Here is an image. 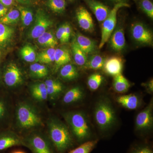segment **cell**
I'll list each match as a JSON object with an SVG mask.
<instances>
[{
    "mask_svg": "<svg viewBox=\"0 0 153 153\" xmlns=\"http://www.w3.org/2000/svg\"><path fill=\"white\" fill-rule=\"evenodd\" d=\"M48 137L57 153H65L74 146V140L68 128L56 117L47 122Z\"/></svg>",
    "mask_w": 153,
    "mask_h": 153,
    "instance_id": "cell-1",
    "label": "cell"
},
{
    "mask_svg": "<svg viewBox=\"0 0 153 153\" xmlns=\"http://www.w3.org/2000/svg\"><path fill=\"white\" fill-rule=\"evenodd\" d=\"M16 120L17 126L22 129H32L43 126L38 110L33 104L26 102H21L17 106Z\"/></svg>",
    "mask_w": 153,
    "mask_h": 153,
    "instance_id": "cell-2",
    "label": "cell"
},
{
    "mask_svg": "<svg viewBox=\"0 0 153 153\" xmlns=\"http://www.w3.org/2000/svg\"><path fill=\"white\" fill-rule=\"evenodd\" d=\"M63 117L77 141L83 142L90 138V127L84 113L78 111H69L64 114Z\"/></svg>",
    "mask_w": 153,
    "mask_h": 153,
    "instance_id": "cell-3",
    "label": "cell"
},
{
    "mask_svg": "<svg viewBox=\"0 0 153 153\" xmlns=\"http://www.w3.org/2000/svg\"><path fill=\"white\" fill-rule=\"evenodd\" d=\"M96 122L100 129L106 131L114 125L116 120L115 112L111 103L107 99L100 100L94 111Z\"/></svg>",
    "mask_w": 153,
    "mask_h": 153,
    "instance_id": "cell-4",
    "label": "cell"
},
{
    "mask_svg": "<svg viewBox=\"0 0 153 153\" xmlns=\"http://www.w3.org/2000/svg\"><path fill=\"white\" fill-rule=\"evenodd\" d=\"M23 146L32 153H55V150L49 137L38 131H33L23 137Z\"/></svg>",
    "mask_w": 153,
    "mask_h": 153,
    "instance_id": "cell-5",
    "label": "cell"
},
{
    "mask_svg": "<svg viewBox=\"0 0 153 153\" xmlns=\"http://www.w3.org/2000/svg\"><path fill=\"white\" fill-rule=\"evenodd\" d=\"M129 4L119 3L114 5L111 9L108 16L102 22L101 26V38L99 48L101 49L105 43L109 41L110 36L116 27L117 13L120 9L123 7H130Z\"/></svg>",
    "mask_w": 153,
    "mask_h": 153,
    "instance_id": "cell-6",
    "label": "cell"
},
{
    "mask_svg": "<svg viewBox=\"0 0 153 153\" xmlns=\"http://www.w3.org/2000/svg\"><path fill=\"white\" fill-rule=\"evenodd\" d=\"M52 24V20L45 12L43 10L38 9L36 12L35 22L30 30V37L33 39H37L47 32Z\"/></svg>",
    "mask_w": 153,
    "mask_h": 153,
    "instance_id": "cell-7",
    "label": "cell"
},
{
    "mask_svg": "<svg viewBox=\"0 0 153 153\" xmlns=\"http://www.w3.org/2000/svg\"><path fill=\"white\" fill-rule=\"evenodd\" d=\"M132 37L137 43L144 45L153 44V33L149 29L140 22H136L131 25Z\"/></svg>",
    "mask_w": 153,
    "mask_h": 153,
    "instance_id": "cell-8",
    "label": "cell"
},
{
    "mask_svg": "<svg viewBox=\"0 0 153 153\" xmlns=\"http://www.w3.org/2000/svg\"><path fill=\"white\" fill-rule=\"evenodd\" d=\"M3 78L6 85L10 87L20 85L23 81L22 72L14 63H10L6 67Z\"/></svg>",
    "mask_w": 153,
    "mask_h": 153,
    "instance_id": "cell-9",
    "label": "cell"
},
{
    "mask_svg": "<svg viewBox=\"0 0 153 153\" xmlns=\"http://www.w3.org/2000/svg\"><path fill=\"white\" fill-rule=\"evenodd\" d=\"M153 102L150 104L137 115L135 126L138 130L144 131L151 128L153 126Z\"/></svg>",
    "mask_w": 153,
    "mask_h": 153,
    "instance_id": "cell-10",
    "label": "cell"
},
{
    "mask_svg": "<svg viewBox=\"0 0 153 153\" xmlns=\"http://www.w3.org/2000/svg\"><path fill=\"white\" fill-rule=\"evenodd\" d=\"M21 145L23 146V137L12 131L0 132V152Z\"/></svg>",
    "mask_w": 153,
    "mask_h": 153,
    "instance_id": "cell-11",
    "label": "cell"
},
{
    "mask_svg": "<svg viewBox=\"0 0 153 153\" xmlns=\"http://www.w3.org/2000/svg\"><path fill=\"white\" fill-rule=\"evenodd\" d=\"M76 16L80 27L86 32L92 33L94 30L93 19L90 13L82 6L76 10Z\"/></svg>",
    "mask_w": 153,
    "mask_h": 153,
    "instance_id": "cell-12",
    "label": "cell"
},
{
    "mask_svg": "<svg viewBox=\"0 0 153 153\" xmlns=\"http://www.w3.org/2000/svg\"><path fill=\"white\" fill-rule=\"evenodd\" d=\"M99 23H102L108 16L111 10L97 0H84Z\"/></svg>",
    "mask_w": 153,
    "mask_h": 153,
    "instance_id": "cell-13",
    "label": "cell"
},
{
    "mask_svg": "<svg viewBox=\"0 0 153 153\" xmlns=\"http://www.w3.org/2000/svg\"><path fill=\"white\" fill-rule=\"evenodd\" d=\"M123 68V60L121 57L114 56L105 59L103 69L106 74L115 76L121 74Z\"/></svg>",
    "mask_w": 153,
    "mask_h": 153,
    "instance_id": "cell-14",
    "label": "cell"
},
{
    "mask_svg": "<svg viewBox=\"0 0 153 153\" xmlns=\"http://www.w3.org/2000/svg\"><path fill=\"white\" fill-rule=\"evenodd\" d=\"M110 47L117 52H120L125 47L126 39L123 28L121 26L116 27L109 39Z\"/></svg>",
    "mask_w": 153,
    "mask_h": 153,
    "instance_id": "cell-15",
    "label": "cell"
},
{
    "mask_svg": "<svg viewBox=\"0 0 153 153\" xmlns=\"http://www.w3.org/2000/svg\"><path fill=\"white\" fill-rule=\"evenodd\" d=\"M75 39L78 46L86 55L92 54L95 52L97 45L93 40L80 33H77Z\"/></svg>",
    "mask_w": 153,
    "mask_h": 153,
    "instance_id": "cell-16",
    "label": "cell"
},
{
    "mask_svg": "<svg viewBox=\"0 0 153 153\" xmlns=\"http://www.w3.org/2000/svg\"><path fill=\"white\" fill-rule=\"evenodd\" d=\"M84 97V92L79 86H75L68 90L65 94L63 102L65 104H69L82 100Z\"/></svg>",
    "mask_w": 153,
    "mask_h": 153,
    "instance_id": "cell-17",
    "label": "cell"
},
{
    "mask_svg": "<svg viewBox=\"0 0 153 153\" xmlns=\"http://www.w3.org/2000/svg\"><path fill=\"white\" fill-rule=\"evenodd\" d=\"M14 34L13 28L0 23V49H4L8 46Z\"/></svg>",
    "mask_w": 153,
    "mask_h": 153,
    "instance_id": "cell-18",
    "label": "cell"
},
{
    "mask_svg": "<svg viewBox=\"0 0 153 153\" xmlns=\"http://www.w3.org/2000/svg\"><path fill=\"white\" fill-rule=\"evenodd\" d=\"M116 101L123 107L129 110L136 109L140 104L139 99L134 94L118 97L116 98Z\"/></svg>",
    "mask_w": 153,
    "mask_h": 153,
    "instance_id": "cell-19",
    "label": "cell"
},
{
    "mask_svg": "<svg viewBox=\"0 0 153 153\" xmlns=\"http://www.w3.org/2000/svg\"><path fill=\"white\" fill-rule=\"evenodd\" d=\"M30 91L32 96L37 101H45L48 98L47 86L44 82L33 84L30 87Z\"/></svg>",
    "mask_w": 153,
    "mask_h": 153,
    "instance_id": "cell-20",
    "label": "cell"
},
{
    "mask_svg": "<svg viewBox=\"0 0 153 153\" xmlns=\"http://www.w3.org/2000/svg\"><path fill=\"white\" fill-rule=\"evenodd\" d=\"M71 49L75 63L77 66L84 67L87 62V55L78 46L75 38L71 43Z\"/></svg>",
    "mask_w": 153,
    "mask_h": 153,
    "instance_id": "cell-21",
    "label": "cell"
},
{
    "mask_svg": "<svg viewBox=\"0 0 153 153\" xmlns=\"http://www.w3.org/2000/svg\"><path fill=\"white\" fill-rule=\"evenodd\" d=\"M71 55L66 48H58L55 49V62L56 69L68 64L71 61Z\"/></svg>",
    "mask_w": 153,
    "mask_h": 153,
    "instance_id": "cell-22",
    "label": "cell"
},
{
    "mask_svg": "<svg viewBox=\"0 0 153 153\" xmlns=\"http://www.w3.org/2000/svg\"><path fill=\"white\" fill-rule=\"evenodd\" d=\"M131 84L128 80L120 74L114 76L113 86L114 90L119 93H123L128 91Z\"/></svg>",
    "mask_w": 153,
    "mask_h": 153,
    "instance_id": "cell-23",
    "label": "cell"
},
{
    "mask_svg": "<svg viewBox=\"0 0 153 153\" xmlns=\"http://www.w3.org/2000/svg\"><path fill=\"white\" fill-rule=\"evenodd\" d=\"M37 39L40 45L49 48H54L58 44L57 38L51 32H45Z\"/></svg>",
    "mask_w": 153,
    "mask_h": 153,
    "instance_id": "cell-24",
    "label": "cell"
},
{
    "mask_svg": "<svg viewBox=\"0 0 153 153\" xmlns=\"http://www.w3.org/2000/svg\"><path fill=\"white\" fill-rule=\"evenodd\" d=\"M78 72L74 65L71 64H66L60 68V77L66 80H71L76 79L78 76Z\"/></svg>",
    "mask_w": 153,
    "mask_h": 153,
    "instance_id": "cell-25",
    "label": "cell"
},
{
    "mask_svg": "<svg viewBox=\"0 0 153 153\" xmlns=\"http://www.w3.org/2000/svg\"><path fill=\"white\" fill-rule=\"evenodd\" d=\"M105 60V59L101 55H92L89 58H88L87 62L83 68L85 69L93 70L102 69Z\"/></svg>",
    "mask_w": 153,
    "mask_h": 153,
    "instance_id": "cell-26",
    "label": "cell"
},
{
    "mask_svg": "<svg viewBox=\"0 0 153 153\" xmlns=\"http://www.w3.org/2000/svg\"><path fill=\"white\" fill-rule=\"evenodd\" d=\"M55 49L48 48L38 53L36 61L42 63H50L55 62Z\"/></svg>",
    "mask_w": 153,
    "mask_h": 153,
    "instance_id": "cell-27",
    "label": "cell"
},
{
    "mask_svg": "<svg viewBox=\"0 0 153 153\" xmlns=\"http://www.w3.org/2000/svg\"><path fill=\"white\" fill-rule=\"evenodd\" d=\"M20 17V12L17 9H12L8 13L0 19V23L6 25L16 23Z\"/></svg>",
    "mask_w": 153,
    "mask_h": 153,
    "instance_id": "cell-28",
    "label": "cell"
},
{
    "mask_svg": "<svg viewBox=\"0 0 153 153\" xmlns=\"http://www.w3.org/2000/svg\"><path fill=\"white\" fill-rule=\"evenodd\" d=\"M46 4L51 10L56 13H63L66 10V4L65 0H47Z\"/></svg>",
    "mask_w": 153,
    "mask_h": 153,
    "instance_id": "cell-29",
    "label": "cell"
},
{
    "mask_svg": "<svg viewBox=\"0 0 153 153\" xmlns=\"http://www.w3.org/2000/svg\"><path fill=\"white\" fill-rule=\"evenodd\" d=\"M30 71L32 74L38 78H43L48 75L49 73L47 66L39 63H34L30 65Z\"/></svg>",
    "mask_w": 153,
    "mask_h": 153,
    "instance_id": "cell-30",
    "label": "cell"
},
{
    "mask_svg": "<svg viewBox=\"0 0 153 153\" xmlns=\"http://www.w3.org/2000/svg\"><path fill=\"white\" fill-rule=\"evenodd\" d=\"M21 54L22 58L27 62L32 63L36 61V51L33 47L29 45H25L21 50Z\"/></svg>",
    "mask_w": 153,
    "mask_h": 153,
    "instance_id": "cell-31",
    "label": "cell"
},
{
    "mask_svg": "<svg viewBox=\"0 0 153 153\" xmlns=\"http://www.w3.org/2000/svg\"><path fill=\"white\" fill-rule=\"evenodd\" d=\"M18 10L20 13L22 23L25 26H29L33 21V13L30 9L26 7L19 6Z\"/></svg>",
    "mask_w": 153,
    "mask_h": 153,
    "instance_id": "cell-32",
    "label": "cell"
},
{
    "mask_svg": "<svg viewBox=\"0 0 153 153\" xmlns=\"http://www.w3.org/2000/svg\"><path fill=\"white\" fill-rule=\"evenodd\" d=\"M97 143V140L85 142L78 147L69 151L68 153H90Z\"/></svg>",
    "mask_w": 153,
    "mask_h": 153,
    "instance_id": "cell-33",
    "label": "cell"
},
{
    "mask_svg": "<svg viewBox=\"0 0 153 153\" xmlns=\"http://www.w3.org/2000/svg\"><path fill=\"white\" fill-rule=\"evenodd\" d=\"M103 77L101 74L98 73H94L91 75L87 80V84L91 90H97L101 85Z\"/></svg>",
    "mask_w": 153,
    "mask_h": 153,
    "instance_id": "cell-34",
    "label": "cell"
},
{
    "mask_svg": "<svg viewBox=\"0 0 153 153\" xmlns=\"http://www.w3.org/2000/svg\"><path fill=\"white\" fill-rule=\"evenodd\" d=\"M48 98L51 100H55L63 92V85L60 82L56 85L47 87Z\"/></svg>",
    "mask_w": 153,
    "mask_h": 153,
    "instance_id": "cell-35",
    "label": "cell"
},
{
    "mask_svg": "<svg viewBox=\"0 0 153 153\" xmlns=\"http://www.w3.org/2000/svg\"><path fill=\"white\" fill-rule=\"evenodd\" d=\"M140 9L151 19H153V4L150 0H139Z\"/></svg>",
    "mask_w": 153,
    "mask_h": 153,
    "instance_id": "cell-36",
    "label": "cell"
},
{
    "mask_svg": "<svg viewBox=\"0 0 153 153\" xmlns=\"http://www.w3.org/2000/svg\"><path fill=\"white\" fill-rule=\"evenodd\" d=\"M56 38L61 43H67L64 32V24L61 25L57 29L56 34Z\"/></svg>",
    "mask_w": 153,
    "mask_h": 153,
    "instance_id": "cell-37",
    "label": "cell"
},
{
    "mask_svg": "<svg viewBox=\"0 0 153 153\" xmlns=\"http://www.w3.org/2000/svg\"><path fill=\"white\" fill-rule=\"evenodd\" d=\"M131 153H153V152L148 146H141L135 148Z\"/></svg>",
    "mask_w": 153,
    "mask_h": 153,
    "instance_id": "cell-38",
    "label": "cell"
},
{
    "mask_svg": "<svg viewBox=\"0 0 153 153\" xmlns=\"http://www.w3.org/2000/svg\"><path fill=\"white\" fill-rule=\"evenodd\" d=\"M7 108L4 102L0 99V121L2 120L5 116Z\"/></svg>",
    "mask_w": 153,
    "mask_h": 153,
    "instance_id": "cell-39",
    "label": "cell"
},
{
    "mask_svg": "<svg viewBox=\"0 0 153 153\" xmlns=\"http://www.w3.org/2000/svg\"><path fill=\"white\" fill-rule=\"evenodd\" d=\"M64 32H65V37L66 40L68 42L71 36V26L68 23L64 24Z\"/></svg>",
    "mask_w": 153,
    "mask_h": 153,
    "instance_id": "cell-40",
    "label": "cell"
},
{
    "mask_svg": "<svg viewBox=\"0 0 153 153\" xmlns=\"http://www.w3.org/2000/svg\"><path fill=\"white\" fill-rule=\"evenodd\" d=\"M144 86L146 87L148 92L152 93L153 91V79H151L149 82L144 84Z\"/></svg>",
    "mask_w": 153,
    "mask_h": 153,
    "instance_id": "cell-41",
    "label": "cell"
},
{
    "mask_svg": "<svg viewBox=\"0 0 153 153\" xmlns=\"http://www.w3.org/2000/svg\"><path fill=\"white\" fill-rule=\"evenodd\" d=\"M7 7L0 3V19L7 13Z\"/></svg>",
    "mask_w": 153,
    "mask_h": 153,
    "instance_id": "cell-42",
    "label": "cell"
},
{
    "mask_svg": "<svg viewBox=\"0 0 153 153\" xmlns=\"http://www.w3.org/2000/svg\"><path fill=\"white\" fill-rule=\"evenodd\" d=\"M14 2V0H0V3L7 7L13 5Z\"/></svg>",
    "mask_w": 153,
    "mask_h": 153,
    "instance_id": "cell-43",
    "label": "cell"
},
{
    "mask_svg": "<svg viewBox=\"0 0 153 153\" xmlns=\"http://www.w3.org/2000/svg\"><path fill=\"white\" fill-rule=\"evenodd\" d=\"M107 1L113 3L114 5L119 3H127L128 4V2L129 0H106Z\"/></svg>",
    "mask_w": 153,
    "mask_h": 153,
    "instance_id": "cell-44",
    "label": "cell"
},
{
    "mask_svg": "<svg viewBox=\"0 0 153 153\" xmlns=\"http://www.w3.org/2000/svg\"><path fill=\"white\" fill-rule=\"evenodd\" d=\"M16 1L23 4H27L30 1V0H16Z\"/></svg>",
    "mask_w": 153,
    "mask_h": 153,
    "instance_id": "cell-45",
    "label": "cell"
},
{
    "mask_svg": "<svg viewBox=\"0 0 153 153\" xmlns=\"http://www.w3.org/2000/svg\"><path fill=\"white\" fill-rule=\"evenodd\" d=\"M12 153H25V152H23V151H15V152H13Z\"/></svg>",
    "mask_w": 153,
    "mask_h": 153,
    "instance_id": "cell-46",
    "label": "cell"
},
{
    "mask_svg": "<svg viewBox=\"0 0 153 153\" xmlns=\"http://www.w3.org/2000/svg\"><path fill=\"white\" fill-rule=\"evenodd\" d=\"M65 1H73L74 0H65Z\"/></svg>",
    "mask_w": 153,
    "mask_h": 153,
    "instance_id": "cell-47",
    "label": "cell"
},
{
    "mask_svg": "<svg viewBox=\"0 0 153 153\" xmlns=\"http://www.w3.org/2000/svg\"><path fill=\"white\" fill-rule=\"evenodd\" d=\"M0 78H1V77H0Z\"/></svg>",
    "mask_w": 153,
    "mask_h": 153,
    "instance_id": "cell-48",
    "label": "cell"
}]
</instances>
